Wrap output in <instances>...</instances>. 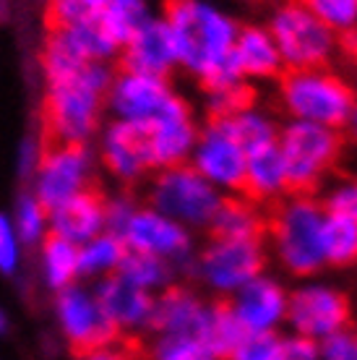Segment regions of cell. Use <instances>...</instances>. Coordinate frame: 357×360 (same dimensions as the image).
Here are the masks:
<instances>
[{"label":"cell","instance_id":"6da1fadb","mask_svg":"<svg viewBox=\"0 0 357 360\" xmlns=\"http://www.w3.org/2000/svg\"><path fill=\"white\" fill-rule=\"evenodd\" d=\"M164 21L172 32L178 65L196 76L201 89L216 91L240 84L233 45L240 21L216 0H167Z\"/></svg>","mask_w":357,"mask_h":360},{"label":"cell","instance_id":"7a4b0ae2","mask_svg":"<svg viewBox=\"0 0 357 360\" xmlns=\"http://www.w3.org/2000/svg\"><path fill=\"white\" fill-rule=\"evenodd\" d=\"M112 76L110 63H86L71 79L47 84L42 102V146L86 144L99 128Z\"/></svg>","mask_w":357,"mask_h":360},{"label":"cell","instance_id":"3957f363","mask_svg":"<svg viewBox=\"0 0 357 360\" xmlns=\"http://www.w3.org/2000/svg\"><path fill=\"white\" fill-rule=\"evenodd\" d=\"M323 219L326 209L313 193H290L277 204L266 222V238L271 259L287 277L308 279L326 269Z\"/></svg>","mask_w":357,"mask_h":360},{"label":"cell","instance_id":"277c9868","mask_svg":"<svg viewBox=\"0 0 357 360\" xmlns=\"http://www.w3.org/2000/svg\"><path fill=\"white\" fill-rule=\"evenodd\" d=\"M277 94L290 120L316 123L334 131H342L357 102L355 84L329 65L285 71L277 79Z\"/></svg>","mask_w":357,"mask_h":360},{"label":"cell","instance_id":"5b68a950","mask_svg":"<svg viewBox=\"0 0 357 360\" xmlns=\"http://www.w3.org/2000/svg\"><path fill=\"white\" fill-rule=\"evenodd\" d=\"M277 149L285 160L292 193H313L339 165L344 136L326 126L287 120L285 126H279Z\"/></svg>","mask_w":357,"mask_h":360},{"label":"cell","instance_id":"8992f818","mask_svg":"<svg viewBox=\"0 0 357 360\" xmlns=\"http://www.w3.org/2000/svg\"><path fill=\"white\" fill-rule=\"evenodd\" d=\"M285 71L323 68L339 53L337 34L326 29L300 0H277L266 18Z\"/></svg>","mask_w":357,"mask_h":360},{"label":"cell","instance_id":"52a82bcc","mask_svg":"<svg viewBox=\"0 0 357 360\" xmlns=\"http://www.w3.org/2000/svg\"><path fill=\"white\" fill-rule=\"evenodd\" d=\"M146 196H149V207L180 222L190 233L209 230L224 198L188 162L154 172Z\"/></svg>","mask_w":357,"mask_h":360},{"label":"cell","instance_id":"ba28073f","mask_svg":"<svg viewBox=\"0 0 357 360\" xmlns=\"http://www.w3.org/2000/svg\"><path fill=\"white\" fill-rule=\"evenodd\" d=\"M268 251L264 240H224L212 238L196 251L193 259V277L219 300L230 297L248 285L253 277L266 271Z\"/></svg>","mask_w":357,"mask_h":360},{"label":"cell","instance_id":"9c48e42d","mask_svg":"<svg viewBox=\"0 0 357 360\" xmlns=\"http://www.w3.org/2000/svg\"><path fill=\"white\" fill-rule=\"evenodd\" d=\"M349 324H352V300L347 290H342L337 282L308 277L297 279L295 288H290L285 326L292 334H303L321 342L323 337Z\"/></svg>","mask_w":357,"mask_h":360},{"label":"cell","instance_id":"30bf717a","mask_svg":"<svg viewBox=\"0 0 357 360\" xmlns=\"http://www.w3.org/2000/svg\"><path fill=\"white\" fill-rule=\"evenodd\" d=\"M188 165L204 180H209L222 196L242 193L248 152L235 139L227 120H214V117L206 120L198 131Z\"/></svg>","mask_w":357,"mask_h":360},{"label":"cell","instance_id":"8fae6325","mask_svg":"<svg viewBox=\"0 0 357 360\" xmlns=\"http://www.w3.org/2000/svg\"><path fill=\"white\" fill-rule=\"evenodd\" d=\"M117 238L123 240L128 251L160 256L164 262L175 264L178 271H188V274L193 271V259H196L193 233L157 209L138 204Z\"/></svg>","mask_w":357,"mask_h":360},{"label":"cell","instance_id":"7c38bea8","mask_svg":"<svg viewBox=\"0 0 357 360\" xmlns=\"http://www.w3.org/2000/svg\"><path fill=\"white\" fill-rule=\"evenodd\" d=\"M91 172L94 154L89 144L42 146L34 175V198L47 212H53L63 201L91 188Z\"/></svg>","mask_w":357,"mask_h":360},{"label":"cell","instance_id":"4fadbf2b","mask_svg":"<svg viewBox=\"0 0 357 360\" xmlns=\"http://www.w3.org/2000/svg\"><path fill=\"white\" fill-rule=\"evenodd\" d=\"M178 91L172 89L170 79L149 76V73L120 71L112 76L105 105L112 112V120H128V123H152L167 102Z\"/></svg>","mask_w":357,"mask_h":360},{"label":"cell","instance_id":"5bb4252c","mask_svg":"<svg viewBox=\"0 0 357 360\" xmlns=\"http://www.w3.org/2000/svg\"><path fill=\"white\" fill-rule=\"evenodd\" d=\"M58 319H60L68 342L79 355L94 350V347L112 345L120 334L110 324L94 290L76 288V285L58 290Z\"/></svg>","mask_w":357,"mask_h":360},{"label":"cell","instance_id":"9a60e30c","mask_svg":"<svg viewBox=\"0 0 357 360\" xmlns=\"http://www.w3.org/2000/svg\"><path fill=\"white\" fill-rule=\"evenodd\" d=\"M149 131V146H152L154 172L175 165H186L190 160V152L196 146L201 123L196 120V112L186 97H175L167 102V108L146 123Z\"/></svg>","mask_w":357,"mask_h":360},{"label":"cell","instance_id":"2e32d148","mask_svg":"<svg viewBox=\"0 0 357 360\" xmlns=\"http://www.w3.org/2000/svg\"><path fill=\"white\" fill-rule=\"evenodd\" d=\"M287 300L290 288L285 285V279L271 271H261L227 303L242 332H279L287 321Z\"/></svg>","mask_w":357,"mask_h":360},{"label":"cell","instance_id":"e0dca14e","mask_svg":"<svg viewBox=\"0 0 357 360\" xmlns=\"http://www.w3.org/2000/svg\"><path fill=\"white\" fill-rule=\"evenodd\" d=\"M99 154L105 170L125 186L141 183L146 175L154 172L149 131L143 123H128V120L108 123V128L102 131Z\"/></svg>","mask_w":357,"mask_h":360},{"label":"cell","instance_id":"ac0fdd59","mask_svg":"<svg viewBox=\"0 0 357 360\" xmlns=\"http://www.w3.org/2000/svg\"><path fill=\"white\" fill-rule=\"evenodd\" d=\"M120 65L123 71L149 73L162 79H170V73L180 68L175 39L164 16H149L136 29L120 50Z\"/></svg>","mask_w":357,"mask_h":360},{"label":"cell","instance_id":"d6986e66","mask_svg":"<svg viewBox=\"0 0 357 360\" xmlns=\"http://www.w3.org/2000/svg\"><path fill=\"white\" fill-rule=\"evenodd\" d=\"M94 295H97L105 316L110 319V324L115 326L117 332H141L152 324L154 295L131 285L120 274H110V277L99 279Z\"/></svg>","mask_w":357,"mask_h":360},{"label":"cell","instance_id":"ffe728a7","mask_svg":"<svg viewBox=\"0 0 357 360\" xmlns=\"http://www.w3.org/2000/svg\"><path fill=\"white\" fill-rule=\"evenodd\" d=\"M105 204L108 198L97 188H86L73 198L63 201L60 207L47 212L50 235H58L68 243H86L99 233H105Z\"/></svg>","mask_w":357,"mask_h":360},{"label":"cell","instance_id":"44dd1931","mask_svg":"<svg viewBox=\"0 0 357 360\" xmlns=\"http://www.w3.org/2000/svg\"><path fill=\"white\" fill-rule=\"evenodd\" d=\"M206 300L188 285H170L154 295L152 324L157 334H180V337H196L206 314Z\"/></svg>","mask_w":357,"mask_h":360},{"label":"cell","instance_id":"7402d4cb","mask_svg":"<svg viewBox=\"0 0 357 360\" xmlns=\"http://www.w3.org/2000/svg\"><path fill=\"white\" fill-rule=\"evenodd\" d=\"M233 60L240 71L242 82H277L285 73L274 37L268 34L266 24H240L233 45Z\"/></svg>","mask_w":357,"mask_h":360},{"label":"cell","instance_id":"603a6c76","mask_svg":"<svg viewBox=\"0 0 357 360\" xmlns=\"http://www.w3.org/2000/svg\"><path fill=\"white\" fill-rule=\"evenodd\" d=\"M290 193H292L290 175H287L285 160H282L277 144L248 154L242 196H248L256 204H279Z\"/></svg>","mask_w":357,"mask_h":360},{"label":"cell","instance_id":"cb8c5ba5","mask_svg":"<svg viewBox=\"0 0 357 360\" xmlns=\"http://www.w3.org/2000/svg\"><path fill=\"white\" fill-rule=\"evenodd\" d=\"M209 233L212 238H224V240H264L266 217L261 212V204L250 201L242 193H233L222 198L209 225Z\"/></svg>","mask_w":357,"mask_h":360},{"label":"cell","instance_id":"d4e9b609","mask_svg":"<svg viewBox=\"0 0 357 360\" xmlns=\"http://www.w3.org/2000/svg\"><path fill=\"white\" fill-rule=\"evenodd\" d=\"M242 334L245 332L238 324L230 303H224V300H209L201 329L196 334V340L204 345V350L216 360H227V355L233 352L235 345L240 342Z\"/></svg>","mask_w":357,"mask_h":360},{"label":"cell","instance_id":"484cf974","mask_svg":"<svg viewBox=\"0 0 357 360\" xmlns=\"http://www.w3.org/2000/svg\"><path fill=\"white\" fill-rule=\"evenodd\" d=\"M323 259L326 269L357 266V217L331 214L323 219Z\"/></svg>","mask_w":357,"mask_h":360},{"label":"cell","instance_id":"4316f807","mask_svg":"<svg viewBox=\"0 0 357 360\" xmlns=\"http://www.w3.org/2000/svg\"><path fill=\"white\" fill-rule=\"evenodd\" d=\"M120 274L123 279H128L131 285L136 288L146 290V292H162V290H167L170 285H175V279H178V266L170 262H164L160 256H149V253H138V251H128L125 253L123 264H120V269L115 271Z\"/></svg>","mask_w":357,"mask_h":360},{"label":"cell","instance_id":"83f0119b","mask_svg":"<svg viewBox=\"0 0 357 360\" xmlns=\"http://www.w3.org/2000/svg\"><path fill=\"white\" fill-rule=\"evenodd\" d=\"M227 126L235 134V139L240 141V146L248 154L274 146L279 139V123L277 117L271 115L268 110L250 105V108L240 110L238 115L227 117Z\"/></svg>","mask_w":357,"mask_h":360},{"label":"cell","instance_id":"f1b7e54d","mask_svg":"<svg viewBox=\"0 0 357 360\" xmlns=\"http://www.w3.org/2000/svg\"><path fill=\"white\" fill-rule=\"evenodd\" d=\"M125 253H128V248L123 245V240L105 230L97 238L79 245V274L97 279L110 277L120 269Z\"/></svg>","mask_w":357,"mask_h":360},{"label":"cell","instance_id":"f546056e","mask_svg":"<svg viewBox=\"0 0 357 360\" xmlns=\"http://www.w3.org/2000/svg\"><path fill=\"white\" fill-rule=\"evenodd\" d=\"M84 65H86V60L79 53V47L73 45V39L68 37L65 29L47 32V42L45 50H42V68H45L47 84L71 79Z\"/></svg>","mask_w":357,"mask_h":360},{"label":"cell","instance_id":"4dcf8cb0","mask_svg":"<svg viewBox=\"0 0 357 360\" xmlns=\"http://www.w3.org/2000/svg\"><path fill=\"white\" fill-rule=\"evenodd\" d=\"M42 271L45 282L53 290L68 288L79 277V245L68 243L58 235H47L42 243Z\"/></svg>","mask_w":357,"mask_h":360},{"label":"cell","instance_id":"1f68e13d","mask_svg":"<svg viewBox=\"0 0 357 360\" xmlns=\"http://www.w3.org/2000/svg\"><path fill=\"white\" fill-rule=\"evenodd\" d=\"M110 0H47L45 24L47 32L55 29H68L73 24H81L86 18L99 16L108 8Z\"/></svg>","mask_w":357,"mask_h":360},{"label":"cell","instance_id":"d6a6232c","mask_svg":"<svg viewBox=\"0 0 357 360\" xmlns=\"http://www.w3.org/2000/svg\"><path fill=\"white\" fill-rule=\"evenodd\" d=\"M300 3L337 37L357 29V0H300Z\"/></svg>","mask_w":357,"mask_h":360},{"label":"cell","instance_id":"836d02e7","mask_svg":"<svg viewBox=\"0 0 357 360\" xmlns=\"http://www.w3.org/2000/svg\"><path fill=\"white\" fill-rule=\"evenodd\" d=\"M250 105H256V94H253V86L248 82L233 84V86H224L216 91H206V112L214 120H227Z\"/></svg>","mask_w":357,"mask_h":360},{"label":"cell","instance_id":"e575fe53","mask_svg":"<svg viewBox=\"0 0 357 360\" xmlns=\"http://www.w3.org/2000/svg\"><path fill=\"white\" fill-rule=\"evenodd\" d=\"M227 360H282V334L245 332Z\"/></svg>","mask_w":357,"mask_h":360},{"label":"cell","instance_id":"d590c367","mask_svg":"<svg viewBox=\"0 0 357 360\" xmlns=\"http://www.w3.org/2000/svg\"><path fill=\"white\" fill-rule=\"evenodd\" d=\"M13 227H16V235L24 240V243H37V240H42L45 233L50 230L47 209L42 207L34 196H24L21 201H18Z\"/></svg>","mask_w":357,"mask_h":360},{"label":"cell","instance_id":"8d00e7d4","mask_svg":"<svg viewBox=\"0 0 357 360\" xmlns=\"http://www.w3.org/2000/svg\"><path fill=\"white\" fill-rule=\"evenodd\" d=\"M212 358L196 337H180V334H157L152 347V360H204Z\"/></svg>","mask_w":357,"mask_h":360},{"label":"cell","instance_id":"74e56055","mask_svg":"<svg viewBox=\"0 0 357 360\" xmlns=\"http://www.w3.org/2000/svg\"><path fill=\"white\" fill-rule=\"evenodd\" d=\"M321 204L331 214L357 217V175H347V178L331 183L329 191L323 193Z\"/></svg>","mask_w":357,"mask_h":360},{"label":"cell","instance_id":"f35d334b","mask_svg":"<svg viewBox=\"0 0 357 360\" xmlns=\"http://www.w3.org/2000/svg\"><path fill=\"white\" fill-rule=\"evenodd\" d=\"M318 360H357V332L344 326L318 342Z\"/></svg>","mask_w":357,"mask_h":360},{"label":"cell","instance_id":"ab89813d","mask_svg":"<svg viewBox=\"0 0 357 360\" xmlns=\"http://www.w3.org/2000/svg\"><path fill=\"white\" fill-rule=\"evenodd\" d=\"M136 209H138V201L134 196H128V193L108 198V204H105V230L112 235H120V230L125 227V222L131 219Z\"/></svg>","mask_w":357,"mask_h":360},{"label":"cell","instance_id":"60d3db41","mask_svg":"<svg viewBox=\"0 0 357 360\" xmlns=\"http://www.w3.org/2000/svg\"><path fill=\"white\" fill-rule=\"evenodd\" d=\"M18 266V235L6 214H0V271L13 274Z\"/></svg>","mask_w":357,"mask_h":360},{"label":"cell","instance_id":"b9f144b4","mask_svg":"<svg viewBox=\"0 0 357 360\" xmlns=\"http://www.w3.org/2000/svg\"><path fill=\"white\" fill-rule=\"evenodd\" d=\"M282 360H318V342L290 332L282 337Z\"/></svg>","mask_w":357,"mask_h":360},{"label":"cell","instance_id":"7bdbcfd3","mask_svg":"<svg viewBox=\"0 0 357 360\" xmlns=\"http://www.w3.org/2000/svg\"><path fill=\"white\" fill-rule=\"evenodd\" d=\"M79 360H131V355H128L125 347H117L112 342V345H105V347H94L89 352H81Z\"/></svg>","mask_w":357,"mask_h":360},{"label":"cell","instance_id":"ee69618b","mask_svg":"<svg viewBox=\"0 0 357 360\" xmlns=\"http://www.w3.org/2000/svg\"><path fill=\"white\" fill-rule=\"evenodd\" d=\"M342 136H344V141H349V144L357 146V102H355V108L349 110L347 123L342 126Z\"/></svg>","mask_w":357,"mask_h":360},{"label":"cell","instance_id":"f6af8a7d","mask_svg":"<svg viewBox=\"0 0 357 360\" xmlns=\"http://www.w3.org/2000/svg\"><path fill=\"white\" fill-rule=\"evenodd\" d=\"M337 47H339L342 53H347L349 58H355L357 55V29H352V32H347V34L337 37Z\"/></svg>","mask_w":357,"mask_h":360},{"label":"cell","instance_id":"bcb514c9","mask_svg":"<svg viewBox=\"0 0 357 360\" xmlns=\"http://www.w3.org/2000/svg\"><path fill=\"white\" fill-rule=\"evenodd\" d=\"M6 326H8V321H6V314L0 311V332H6Z\"/></svg>","mask_w":357,"mask_h":360},{"label":"cell","instance_id":"7dc6e473","mask_svg":"<svg viewBox=\"0 0 357 360\" xmlns=\"http://www.w3.org/2000/svg\"><path fill=\"white\" fill-rule=\"evenodd\" d=\"M240 3H268V0H240Z\"/></svg>","mask_w":357,"mask_h":360},{"label":"cell","instance_id":"c3c4849f","mask_svg":"<svg viewBox=\"0 0 357 360\" xmlns=\"http://www.w3.org/2000/svg\"><path fill=\"white\" fill-rule=\"evenodd\" d=\"M352 60H355V73H357V55H355V58H352Z\"/></svg>","mask_w":357,"mask_h":360},{"label":"cell","instance_id":"681fc988","mask_svg":"<svg viewBox=\"0 0 357 360\" xmlns=\"http://www.w3.org/2000/svg\"><path fill=\"white\" fill-rule=\"evenodd\" d=\"M204 360H216V358H204Z\"/></svg>","mask_w":357,"mask_h":360}]
</instances>
